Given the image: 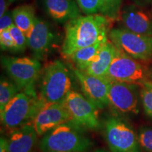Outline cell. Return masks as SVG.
I'll return each instance as SVG.
<instances>
[{"instance_id":"7c38bea8","label":"cell","mask_w":152,"mask_h":152,"mask_svg":"<svg viewBox=\"0 0 152 152\" xmlns=\"http://www.w3.org/2000/svg\"><path fill=\"white\" fill-rule=\"evenodd\" d=\"M28 47L34 58L42 61L50 53L56 41V35L46 20L37 18L31 32L27 36Z\"/></svg>"},{"instance_id":"7402d4cb","label":"cell","mask_w":152,"mask_h":152,"mask_svg":"<svg viewBox=\"0 0 152 152\" xmlns=\"http://www.w3.org/2000/svg\"><path fill=\"white\" fill-rule=\"evenodd\" d=\"M140 98L146 114L152 119V80H148L142 85Z\"/></svg>"},{"instance_id":"ac0fdd59","label":"cell","mask_w":152,"mask_h":152,"mask_svg":"<svg viewBox=\"0 0 152 152\" xmlns=\"http://www.w3.org/2000/svg\"><path fill=\"white\" fill-rule=\"evenodd\" d=\"M11 12L15 26L28 36L37 20L34 7L29 4L21 5L16 7Z\"/></svg>"},{"instance_id":"83f0119b","label":"cell","mask_w":152,"mask_h":152,"mask_svg":"<svg viewBox=\"0 0 152 152\" xmlns=\"http://www.w3.org/2000/svg\"><path fill=\"white\" fill-rule=\"evenodd\" d=\"M0 152H8V140L2 137L0 139Z\"/></svg>"},{"instance_id":"30bf717a","label":"cell","mask_w":152,"mask_h":152,"mask_svg":"<svg viewBox=\"0 0 152 152\" xmlns=\"http://www.w3.org/2000/svg\"><path fill=\"white\" fill-rule=\"evenodd\" d=\"M138 85L109 79V106L123 117L135 116L140 113Z\"/></svg>"},{"instance_id":"4fadbf2b","label":"cell","mask_w":152,"mask_h":152,"mask_svg":"<svg viewBox=\"0 0 152 152\" xmlns=\"http://www.w3.org/2000/svg\"><path fill=\"white\" fill-rule=\"evenodd\" d=\"M69 121V114L64 104L44 103L31 123L38 135L43 136L58 125Z\"/></svg>"},{"instance_id":"f546056e","label":"cell","mask_w":152,"mask_h":152,"mask_svg":"<svg viewBox=\"0 0 152 152\" xmlns=\"http://www.w3.org/2000/svg\"><path fill=\"white\" fill-rule=\"evenodd\" d=\"M7 1L6 0H0V17L2 16L7 12Z\"/></svg>"},{"instance_id":"cb8c5ba5","label":"cell","mask_w":152,"mask_h":152,"mask_svg":"<svg viewBox=\"0 0 152 152\" xmlns=\"http://www.w3.org/2000/svg\"><path fill=\"white\" fill-rule=\"evenodd\" d=\"M137 135L142 150L145 152H152V126L141 127Z\"/></svg>"},{"instance_id":"d4e9b609","label":"cell","mask_w":152,"mask_h":152,"mask_svg":"<svg viewBox=\"0 0 152 152\" xmlns=\"http://www.w3.org/2000/svg\"><path fill=\"white\" fill-rule=\"evenodd\" d=\"M80 9L85 15L99 14L101 0H75Z\"/></svg>"},{"instance_id":"1f68e13d","label":"cell","mask_w":152,"mask_h":152,"mask_svg":"<svg viewBox=\"0 0 152 152\" xmlns=\"http://www.w3.org/2000/svg\"><path fill=\"white\" fill-rule=\"evenodd\" d=\"M149 75H150V77H151V80H152V68H151V72H150Z\"/></svg>"},{"instance_id":"8fae6325","label":"cell","mask_w":152,"mask_h":152,"mask_svg":"<svg viewBox=\"0 0 152 152\" xmlns=\"http://www.w3.org/2000/svg\"><path fill=\"white\" fill-rule=\"evenodd\" d=\"M73 73L80 85L82 92L89 100L99 109L109 106V83L108 77L90 75L77 68H73Z\"/></svg>"},{"instance_id":"ba28073f","label":"cell","mask_w":152,"mask_h":152,"mask_svg":"<svg viewBox=\"0 0 152 152\" xmlns=\"http://www.w3.org/2000/svg\"><path fill=\"white\" fill-rule=\"evenodd\" d=\"M109 37L120 50L138 61L152 58V36L142 35L125 28L109 30Z\"/></svg>"},{"instance_id":"d6a6232c","label":"cell","mask_w":152,"mask_h":152,"mask_svg":"<svg viewBox=\"0 0 152 152\" xmlns=\"http://www.w3.org/2000/svg\"><path fill=\"white\" fill-rule=\"evenodd\" d=\"M9 1H10V2H11V1H14V0H9Z\"/></svg>"},{"instance_id":"d6986e66","label":"cell","mask_w":152,"mask_h":152,"mask_svg":"<svg viewBox=\"0 0 152 152\" xmlns=\"http://www.w3.org/2000/svg\"><path fill=\"white\" fill-rule=\"evenodd\" d=\"M107 40L98 42L94 45L77 49L68 58L75 64L76 68L84 71L96 58L101 48Z\"/></svg>"},{"instance_id":"4dcf8cb0","label":"cell","mask_w":152,"mask_h":152,"mask_svg":"<svg viewBox=\"0 0 152 152\" xmlns=\"http://www.w3.org/2000/svg\"><path fill=\"white\" fill-rule=\"evenodd\" d=\"M92 152H110L108 151V150L104 149H102V148H99V149H95L94 151H93Z\"/></svg>"},{"instance_id":"9a60e30c","label":"cell","mask_w":152,"mask_h":152,"mask_svg":"<svg viewBox=\"0 0 152 152\" xmlns=\"http://www.w3.org/2000/svg\"><path fill=\"white\" fill-rule=\"evenodd\" d=\"M39 136L31 123L12 130L8 140V152H34Z\"/></svg>"},{"instance_id":"6da1fadb","label":"cell","mask_w":152,"mask_h":152,"mask_svg":"<svg viewBox=\"0 0 152 152\" xmlns=\"http://www.w3.org/2000/svg\"><path fill=\"white\" fill-rule=\"evenodd\" d=\"M109 19L101 14L80 15L68 20L65 24L62 54L68 58L77 49L109 39Z\"/></svg>"},{"instance_id":"9c48e42d","label":"cell","mask_w":152,"mask_h":152,"mask_svg":"<svg viewBox=\"0 0 152 152\" xmlns=\"http://www.w3.org/2000/svg\"><path fill=\"white\" fill-rule=\"evenodd\" d=\"M149 75L150 76L147 70L138 60L118 48L106 77L113 80L141 87L149 80L148 78Z\"/></svg>"},{"instance_id":"277c9868","label":"cell","mask_w":152,"mask_h":152,"mask_svg":"<svg viewBox=\"0 0 152 152\" xmlns=\"http://www.w3.org/2000/svg\"><path fill=\"white\" fill-rule=\"evenodd\" d=\"M104 137L111 152H142L138 135L121 115L116 114L106 118Z\"/></svg>"},{"instance_id":"8992f818","label":"cell","mask_w":152,"mask_h":152,"mask_svg":"<svg viewBox=\"0 0 152 152\" xmlns=\"http://www.w3.org/2000/svg\"><path fill=\"white\" fill-rule=\"evenodd\" d=\"M43 104L38 96L20 92L0 112L1 124L14 130L30 123Z\"/></svg>"},{"instance_id":"603a6c76","label":"cell","mask_w":152,"mask_h":152,"mask_svg":"<svg viewBox=\"0 0 152 152\" xmlns=\"http://www.w3.org/2000/svg\"><path fill=\"white\" fill-rule=\"evenodd\" d=\"M9 30L15 43V52H23L28 47L27 36L15 25L11 26Z\"/></svg>"},{"instance_id":"ffe728a7","label":"cell","mask_w":152,"mask_h":152,"mask_svg":"<svg viewBox=\"0 0 152 152\" xmlns=\"http://www.w3.org/2000/svg\"><path fill=\"white\" fill-rule=\"evenodd\" d=\"M20 92L19 87L13 80L1 76L0 81V112L16 95Z\"/></svg>"},{"instance_id":"484cf974","label":"cell","mask_w":152,"mask_h":152,"mask_svg":"<svg viewBox=\"0 0 152 152\" xmlns=\"http://www.w3.org/2000/svg\"><path fill=\"white\" fill-rule=\"evenodd\" d=\"M0 45L3 50H11L15 52V43L9 30L0 31Z\"/></svg>"},{"instance_id":"2e32d148","label":"cell","mask_w":152,"mask_h":152,"mask_svg":"<svg viewBox=\"0 0 152 152\" xmlns=\"http://www.w3.org/2000/svg\"><path fill=\"white\" fill-rule=\"evenodd\" d=\"M45 12L55 21L64 23L80 15L75 0H42Z\"/></svg>"},{"instance_id":"5bb4252c","label":"cell","mask_w":152,"mask_h":152,"mask_svg":"<svg viewBox=\"0 0 152 152\" xmlns=\"http://www.w3.org/2000/svg\"><path fill=\"white\" fill-rule=\"evenodd\" d=\"M120 19L124 28L133 33L152 36V17L142 7L135 4L125 6L121 10Z\"/></svg>"},{"instance_id":"5b68a950","label":"cell","mask_w":152,"mask_h":152,"mask_svg":"<svg viewBox=\"0 0 152 152\" xmlns=\"http://www.w3.org/2000/svg\"><path fill=\"white\" fill-rule=\"evenodd\" d=\"M1 62L10 79L16 83L20 92L38 96L35 83L42 73L39 60L29 57L4 56H1Z\"/></svg>"},{"instance_id":"44dd1931","label":"cell","mask_w":152,"mask_h":152,"mask_svg":"<svg viewBox=\"0 0 152 152\" xmlns=\"http://www.w3.org/2000/svg\"><path fill=\"white\" fill-rule=\"evenodd\" d=\"M123 0H101L99 14L113 21L120 18L122 10Z\"/></svg>"},{"instance_id":"7a4b0ae2","label":"cell","mask_w":152,"mask_h":152,"mask_svg":"<svg viewBox=\"0 0 152 152\" xmlns=\"http://www.w3.org/2000/svg\"><path fill=\"white\" fill-rule=\"evenodd\" d=\"M80 128L66 122L45 134L38 147L41 152H87L94 142Z\"/></svg>"},{"instance_id":"3957f363","label":"cell","mask_w":152,"mask_h":152,"mask_svg":"<svg viewBox=\"0 0 152 152\" xmlns=\"http://www.w3.org/2000/svg\"><path fill=\"white\" fill-rule=\"evenodd\" d=\"M38 97L43 103L63 104L72 90L69 70L60 60L49 63L42 71Z\"/></svg>"},{"instance_id":"f1b7e54d","label":"cell","mask_w":152,"mask_h":152,"mask_svg":"<svg viewBox=\"0 0 152 152\" xmlns=\"http://www.w3.org/2000/svg\"><path fill=\"white\" fill-rule=\"evenodd\" d=\"M134 4L137 5L140 7H147L152 3V0H131Z\"/></svg>"},{"instance_id":"52a82bcc","label":"cell","mask_w":152,"mask_h":152,"mask_svg":"<svg viewBox=\"0 0 152 152\" xmlns=\"http://www.w3.org/2000/svg\"><path fill=\"white\" fill-rule=\"evenodd\" d=\"M63 104L69 114V122L84 130H96L100 127L99 108L83 94L71 90Z\"/></svg>"},{"instance_id":"e0dca14e","label":"cell","mask_w":152,"mask_h":152,"mask_svg":"<svg viewBox=\"0 0 152 152\" xmlns=\"http://www.w3.org/2000/svg\"><path fill=\"white\" fill-rule=\"evenodd\" d=\"M117 49V47L111 40L108 39L101 48L96 58L84 72L92 75L106 77Z\"/></svg>"},{"instance_id":"4316f807","label":"cell","mask_w":152,"mask_h":152,"mask_svg":"<svg viewBox=\"0 0 152 152\" xmlns=\"http://www.w3.org/2000/svg\"><path fill=\"white\" fill-rule=\"evenodd\" d=\"M14 25V22L12 16V12L7 11L5 14L0 17V31L9 30Z\"/></svg>"}]
</instances>
